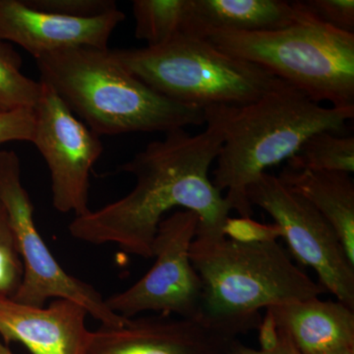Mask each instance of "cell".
Instances as JSON below:
<instances>
[{"label": "cell", "instance_id": "obj_18", "mask_svg": "<svg viewBox=\"0 0 354 354\" xmlns=\"http://www.w3.org/2000/svg\"><path fill=\"white\" fill-rule=\"evenodd\" d=\"M288 162V169L295 171L353 174L354 137L339 136L329 131L316 133Z\"/></svg>", "mask_w": 354, "mask_h": 354}, {"label": "cell", "instance_id": "obj_23", "mask_svg": "<svg viewBox=\"0 0 354 354\" xmlns=\"http://www.w3.org/2000/svg\"><path fill=\"white\" fill-rule=\"evenodd\" d=\"M34 130V109L0 111V145L8 142H32Z\"/></svg>", "mask_w": 354, "mask_h": 354}, {"label": "cell", "instance_id": "obj_26", "mask_svg": "<svg viewBox=\"0 0 354 354\" xmlns=\"http://www.w3.org/2000/svg\"><path fill=\"white\" fill-rule=\"evenodd\" d=\"M297 354L300 353L297 351ZM321 354H354V348L335 349V351H328V353H324Z\"/></svg>", "mask_w": 354, "mask_h": 354}, {"label": "cell", "instance_id": "obj_21", "mask_svg": "<svg viewBox=\"0 0 354 354\" xmlns=\"http://www.w3.org/2000/svg\"><path fill=\"white\" fill-rule=\"evenodd\" d=\"M295 3L319 22L354 34L353 0H298Z\"/></svg>", "mask_w": 354, "mask_h": 354}, {"label": "cell", "instance_id": "obj_14", "mask_svg": "<svg viewBox=\"0 0 354 354\" xmlns=\"http://www.w3.org/2000/svg\"><path fill=\"white\" fill-rule=\"evenodd\" d=\"M266 311L300 354L354 348V310L341 301L313 297Z\"/></svg>", "mask_w": 354, "mask_h": 354}, {"label": "cell", "instance_id": "obj_13", "mask_svg": "<svg viewBox=\"0 0 354 354\" xmlns=\"http://www.w3.org/2000/svg\"><path fill=\"white\" fill-rule=\"evenodd\" d=\"M87 310L65 298L48 307L31 306L0 297V339L19 342L31 354H83L91 330Z\"/></svg>", "mask_w": 354, "mask_h": 354}, {"label": "cell", "instance_id": "obj_19", "mask_svg": "<svg viewBox=\"0 0 354 354\" xmlns=\"http://www.w3.org/2000/svg\"><path fill=\"white\" fill-rule=\"evenodd\" d=\"M22 57L12 44L0 41V111L34 109L41 97L43 84L21 71Z\"/></svg>", "mask_w": 354, "mask_h": 354}, {"label": "cell", "instance_id": "obj_7", "mask_svg": "<svg viewBox=\"0 0 354 354\" xmlns=\"http://www.w3.org/2000/svg\"><path fill=\"white\" fill-rule=\"evenodd\" d=\"M0 203L12 230L23 263L22 283L12 299L41 306L51 298H65L82 305L102 327L127 322L106 305L94 286L65 271L44 243L34 220V206L21 179V162L14 151L0 150Z\"/></svg>", "mask_w": 354, "mask_h": 354}, {"label": "cell", "instance_id": "obj_8", "mask_svg": "<svg viewBox=\"0 0 354 354\" xmlns=\"http://www.w3.org/2000/svg\"><path fill=\"white\" fill-rule=\"evenodd\" d=\"M198 216L179 209L158 225L152 247L155 263L127 290L106 298L109 308L124 319L142 312H160L200 322L203 283L190 259Z\"/></svg>", "mask_w": 354, "mask_h": 354}, {"label": "cell", "instance_id": "obj_15", "mask_svg": "<svg viewBox=\"0 0 354 354\" xmlns=\"http://www.w3.org/2000/svg\"><path fill=\"white\" fill-rule=\"evenodd\" d=\"M295 1L283 0H190L186 36L204 39L212 32H267L304 19Z\"/></svg>", "mask_w": 354, "mask_h": 354}, {"label": "cell", "instance_id": "obj_11", "mask_svg": "<svg viewBox=\"0 0 354 354\" xmlns=\"http://www.w3.org/2000/svg\"><path fill=\"white\" fill-rule=\"evenodd\" d=\"M124 20L118 9L78 19L35 10L23 0H0V41L18 44L35 59L76 46L106 50L111 34Z\"/></svg>", "mask_w": 354, "mask_h": 354}, {"label": "cell", "instance_id": "obj_22", "mask_svg": "<svg viewBox=\"0 0 354 354\" xmlns=\"http://www.w3.org/2000/svg\"><path fill=\"white\" fill-rule=\"evenodd\" d=\"M26 6L35 10L87 19L116 10L114 0H23Z\"/></svg>", "mask_w": 354, "mask_h": 354}, {"label": "cell", "instance_id": "obj_1", "mask_svg": "<svg viewBox=\"0 0 354 354\" xmlns=\"http://www.w3.org/2000/svg\"><path fill=\"white\" fill-rule=\"evenodd\" d=\"M206 128L191 135L185 128L165 133L151 142L118 171L132 174L134 188L124 197L70 223L74 239L87 243L116 244L124 252L153 258L158 225L174 208L196 214V235L223 236L230 205L209 178L223 144L215 115L205 109Z\"/></svg>", "mask_w": 354, "mask_h": 354}, {"label": "cell", "instance_id": "obj_3", "mask_svg": "<svg viewBox=\"0 0 354 354\" xmlns=\"http://www.w3.org/2000/svg\"><path fill=\"white\" fill-rule=\"evenodd\" d=\"M190 259L203 283L200 323L227 339L259 329L261 310L326 292L278 241L196 235Z\"/></svg>", "mask_w": 354, "mask_h": 354}, {"label": "cell", "instance_id": "obj_5", "mask_svg": "<svg viewBox=\"0 0 354 354\" xmlns=\"http://www.w3.org/2000/svg\"><path fill=\"white\" fill-rule=\"evenodd\" d=\"M204 39L223 53L271 72L318 104L354 108V34L308 15L274 31H218Z\"/></svg>", "mask_w": 354, "mask_h": 354}, {"label": "cell", "instance_id": "obj_12", "mask_svg": "<svg viewBox=\"0 0 354 354\" xmlns=\"http://www.w3.org/2000/svg\"><path fill=\"white\" fill-rule=\"evenodd\" d=\"M232 339L198 321L162 314L102 326L90 332L83 354H225Z\"/></svg>", "mask_w": 354, "mask_h": 354}, {"label": "cell", "instance_id": "obj_20", "mask_svg": "<svg viewBox=\"0 0 354 354\" xmlns=\"http://www.w3.org/2000/svg\"><path fill=\"white\" fill-rule=\"evenodd\" d=\"M21 260L7 214L0 203V297L13 298L22 283Z\"/></svg>", "mask_w": 354, "mask_h": 354}, {"label": "cell", "instance_id": "obj_10", "mask_svg": "<svg viewBox=\"0 0 354 354\" xmlns=\"http://www.w3.org/2000/svg\"><path fill=\"white\" fill-rule=\"evenodd\" d=\"M35 113L31 143L50 174L53 204L60 213L86 215L90 176L104 151L99 135L78 120L59 95L44 82Z\"/></svg>", "mask_w": 354, "mask_h": 354}, {"label": "cell", "instance_id": "obj_2", "mask_svg": "<svg viewBox=\"0 0 354 354\" xmlns=\"http://www.w3.org/2000/svg\"><path fill=\"white\" fill-rule=\"evenodd\" d=\"M218 120L223 144L214 185L239 218H252L246 191L266 169L292 158L316 133L342 132L353 120L354 108L323 106L290 84L242 106L206 109Z\"/></svg>", "mask_w": 354, "mask_h": 354}, {"label": "cell", "instance_id": "obj_9", "mask_svg": "<svg viewBox=\"0 0 354 354\" xmlns=\"http://www.w3.org/2000/svg\"><path fill=\"white\" fill-rule=\"evenodd\" d=\"M251 206L264 209L291 254L318 276V283L354 310V265L332 225L279 176L264 172L246 191Z\"/></svg>", "mask_w": 354, "mask_h": 354}, {"label": "cell", "instance_id": "obj_16", "mask_svg": "<svg viewBox=\"0 0 354 354\" xmlns=\"http://www.w3.org/2000/svg\"><path fill=\"white\" fill-rule=\"evenodd\" d=\"M279 177L328 221L354 265V183L351 174L286 167Z\"/></svg>", "mask_w": 354, "mask_h": 354}, {"label": "cell", "instance_id": "obj_6", "mask_svg": "<svg viewBox=\"0 0 354 354\" xmlns=\"http://www.w3.org/2000/svg\"><path fill=\"white\" fill-rule=\"evenodd\" d=\"M109 51L118 64L158 94L202 111L250 104L286 84L262 67L223 53L198 37L181 35L156 48Z\"/></svg>", "mask_w": 354, "mask_h": 354}, {"label": "cell", "instance_id": "obj_25", "mask_svg": "<svg viewBox=\"0 0 354 354\" xmlns=\"http://www.w3.org/2000/svg\"><path fill=\"white\" fill-rule=\"evenodd\" d=\"M278 332V342L272 348L255 349L242 344L239 339H234L228 344L225 354H297V349L291 344L290 339L283 332L276 327Z\"/></svg>", "mask_w": 354, "mask_h": 354}, {"label": "cell", "instance_id": "obj_27", "mask_svg": "<svg viewBox=\"0 0 354 354\" xmlns=\"http://www.w3.org/2000/svg\"><path fill=\"white\" fill-rule=\"evenodd\" d=\"M0 354H14L12 351L0 339Z\"/></svg>", "mask_w": 354, "mask_h": 354}, {"label": "cell", "instance_id": "obj_17", "mask_svg": "<svg viewBox=\"0 0 354 354\" xmlns=\"http://www.w3.org/2000/svg\"><path fill=\"white\" fill-rule=\"evenodd\" d=\"M135 37L156 48L185 35L190 0H134Z\"/></svg>", "mask_w": 354, "mask_h": 354}, {"label": "cell", "instance_id": "obj_24", "mask_svg": "<svg viewBox=\"0 0 354 354\" xmlns=\"http://www.w3.org/2000/svg\"><path fill=\"white\" fill-rule=\"evenodd\" d=\"M223 232L225 236L241 241H278L281 236V230L274 223L263 225L247 218H228Z\"/></svg>", "mask_w": 354, "mask_h": 354}, {"label": "cell", "instance_id": "obj_4", "mask_svg": "<svg viewBox=\"0 0 354 354\" xmlns=\"http://www.w3.org/2000/svg\"><path fill=\"white\" fill-rule=\"evenodd\" d=\"M50 86L100 137L205 124L204 111L158 94L118 64L109 48H64L36 58Z\"/></svg>", "mask_w": 354, "mask_h": 354}]
</instances>
